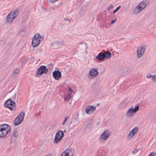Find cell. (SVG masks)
I'll use <instances>...</instances> for the list:
<instances>
[{"instance_id": "cell-18", "label": "cell", "mask_w": 156, "mask_h": 156, "mask_svg": "<svg viewBox=\"0 0 156 156\" xmlns=\"http://www.w3.org/2000/svg\"><path fill=\"white\" fill-rule=\"evenodd\" d=\"M59 0H48V1L50 2V3H55L56 2V1H58Z\"/></svg>"}, {"instance_id": "cell-20", "label": "cell", "mask_w": 156, "mask_h": 156, "mask_svg": "<svg viewBox=\"0 0 156 156\" xmlns=\"http://www.w3.org/2000/svg\"><path fill=\"white\" fill-rule=\"evenodd\" d=\"M120 7H117V8L115 10H114V13H116L118 10L120 8Z\"/></svg>"}, {"instance_id": "cell-17", "label": "cell", "mask_w": 156, "mask_h": 156, "mask_svg": "<svg viewBox=\"0 0 156 156\" xmlns=\"http://www.w3.org/2000/svg\"><path fill=\"white\" fill-rule=\"evenodd\" d=\"M53 76L56 80H59L61 77V74L59 71H56L53 72Z\"/></svg>"}, {"instance_id": "cell-5", "label": "cell", "mask_w": 156, "mask_h": 156, "mask_svg": "<svg viewBox=\"0 0 156 156\" xmlns=\"http://www.w3.org/2000/svg\"><path fill=\"white\" fill-rule=\"evenodd\" d=\"M111 56V54L109 51L102 52L100 53L97 56V58L100 61H102L104 59H109Z\"/></svg>"}, {"instance_id": "cell-16", "label": "cell", "mask_w": 156, "mask_h": 156, "mask_svg": "<svg viewBox=\"0 0 156 156\" xmlns=\"http://www.w3.org/2000/svg\"><path fill=\"white\" fill-rule=\"evenodd\" d=\"M96 110V108L93 106H89L86 108V112L89 114H91L94 113V112Z\"/></svg>"}, {"instance_id": "cell-12", "label": "cell", "mask_w": 156, "mask_h": 156, "mask_svg": "<svg viewBox=\"0 0 156 156\" xmlns=\"http://www.w3.org/2000/svg\"><path fill=\"white\" fill-rule=\"evenodd\" d=\"M138 131V128L137 127H135L134 129H133L129 133V135H128V139H132L134 136H135L136 133Z\"/></svg>"}, {"instance_id": "cell-2", "label": "cell", "mask_w": 156, "mask_h": 156, "mask_svg": "<svg viewBox=\"0 0 156 156\" xmlns=\"http://www.w3.org/2000/svg\"><path fill=\"white\" fill-rule=\"evenodd\" d=\"M149 1L148 0H144L138 5L134 10L135 14H138L141 13L144 9L145 8L148 6Z\"/></svg>"}, {"instance_id": "cell-7", "label": "cell", "mask_w": 156, "mask_h": 156, "mask_svg": "<svg viewBox=\"0 0 156 156\" xmlns=\"http://www.w3.org/2000/svg\"><path fill=\"white\" fill-rule=\"evenodd\" d=\"M4 105L6 108H8L11 110H15L16 108L15 103L11 99L6 101Z\"/></svg>"}, {"instance_id": "cell-13", "label": "cell", "mask_w": 156, "mask_h": 156, "mask_svg": "<svg viewBox=\"0 0 156 156\" xmlns=\"http://www.w3.org/2000/svg\"><path fill=\"white\" fill-rule=\"evenodd\" d=\"M98 72L96 69H92L90 70L89 73V77L91 79H92L96 77L98 75Z\"/></svg>"}, {"instance_id": "cell-15", "label": "cell", "mask_w": 156, "mask_h": 156, "mask_svg": "<svg viewBox=\"0 0 156 156\" xmlns=\"http://www.w3.org/2000/svg\"><path fill=\"white\" fill-rule=\"evenodd\" d=\"M74 151L72 149H68L62 153L61 155L62 156H72L74 155Z\"/></svg>"}, {"instance_id": "cell-11", "label": "cell", "mask_w": 156, "mask_h": 156, "mask_svg": "<svg viewBox=\"0 0 156 156\" xmlns=\"http://www.w3.org/2000/svg\"><path fill=\"white\" fill-rule=\"evenodd\" d=\"M139 109V107L138 106L135 107V108H131L130 110H129L127 113V115L128 116L131 117L133 115V114L135 113H136Z\"/></svg>"}, {"instance_id": "cell-14", "label": "cell", "mask_w": 156, "mask_h": 156, "mask_svg": "<svg viewBox=\"0 0 156 156\" xmlns=\"http://www.w3.org/2000/svg\"><path fill=\"white\" fill-rule=\"evenodd\" d=\"M110 135V132L109 130H106L103 133L101 136H100V140L102 141H105L108 139Z\"/></svg>"}, {"instance_id": "cell-19", "label": "cell", "mask_w": 156, "mask_h": 156, "mask_svg": "<svg viewBox=\"0 0 156 156\" xmlns=\"http://www.w3.org/2000/svg\"><path fill=\"white\" fill-rule=\"evenodd\" d=\"M152 79L153 81H156V75H154L153 76H152Z\"/></svg>"}, {"instance_id": "cell-1", "label": "cell", "mask_w": 156, "mask_h": 156, "mask_svg": "<svg viewBox=\"0 0 156 156\" xmlns=\"http://www.w3.org/2000/svg\"><path fill=\"white\" fill-rule=\"evenodd\" d=\"M0 128V137L2 138H3L5 137H6L11 130L10 126L7 124L1 125Z\"/></svg>"}, {"instance_id": "cell-3", "label": "cell", "mask_w": 156, "mask_h": 156, "mask_svg": "<svg viewBox=\"0 0 156 156\" xmlns=\"http://www.w3.org/2000/svg\"><path fill=\"white\" fill-rule=\"evenodd\" d=\"M19 14L18 11L16 9L13 10L10 13H9L7 17L6 18V22L8 23H11L17 17Z\"/></svg>"}, {"instance_id": "cell-10", "label": "cell", "mask_w": 156, "mask_h": 156, "mask_svg": "<svg viewBox=\"0 0 156 156\" xmlns=\"http://www.w3.org/2000/svg\"><path fill=\"white\" fill-rule=\"evenodd\" d=\"M64 133L62 131H59L56 133L55 136V143L59 142L60 140L63 137Z\"/></svg>"}, {"instance_id": "cell-9", "label": "cell", "mask_w": 156, "mask_h": 156, "mask_svg": "<svg viewBox=\"0 0 156 156\" xmlns=\"http://www.w3.org/2000/svg\"><path fill=\"white\" fill-rule=\"evenodd\" d=\"M48 69L45 66H42L39 68L37 71V75H41L43 74H45L48 72Z\"/></svg>"}, {"instance_id": "cell-21", "label": "cell", "mask_w": 156, "mask_h": 156, "mask_svg": "<svg viewBox=\"0 0 156 156\" xmlns=\"http://www.w3.org/2000/svg\"><path fill=\"white\" fill-rule=\"evenodd\" d=\"M154 155H156V154L155 153H154V152H152V153H151L149 155V156H154Z\"/></svg>"}, {"instance_id": "cell-6", "label": "cell", "mask_w": 156, "mask_h": 156, "mask_svg": "<svg viewBox=\"0 0 156 156\" xmlns=\"http://www.w3.org/2000/svg\"><path fill=\"white\" fill-rule=\"evenodd\" d=\"M25 116V113L24 112H21L18 115L17 117V118L15 119L14 121V124L15 126H17L21 124Z\"/></svg>"}, {"instance_id": "cell-8", "label": "cell", "mask_w": 156, "mask_h": 156, "mask_svg": "<svg viewBox=\"0 0 156 156\" xmlns=\"http://www.w3.org/2000/svg\"><path fill=\"white\" fill-rule=\"evenodd\" d=\"M146 47L144 45H142L140 46L137 51V56L138 58H141L144 55L146 51Z\"/></svg>"}, {"instance_id": "cell-4", "label": "cell", "mask_w": 156, "mask_h": 156, "mask_svg": "<svg viewBox=\"0 0 156 156\" xmlns=\"http://www.w3.org/2000/svg\"><path fill=\"white\" fill-rule=\"evenodd\" d=\"M42 39V37L39 34H36L33 38L32 41V45L33 47L35 48L38 46L40 45V43L41 42Z\"/></svg>"}]
</instances>
